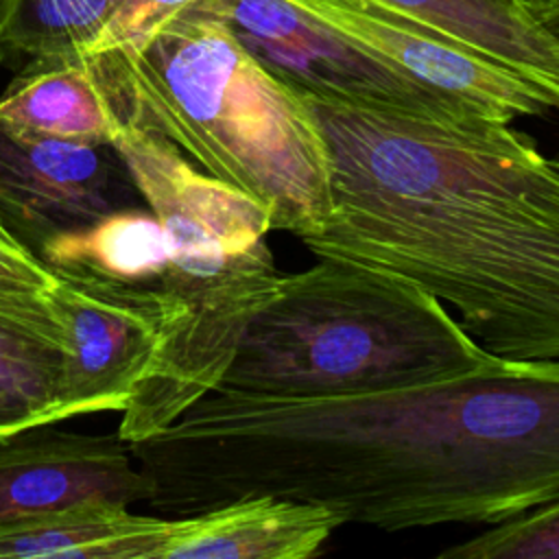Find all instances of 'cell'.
Wrapping results in <instances>:
<instances>
[{
    "label": "cell",
    "mask_w": 559,
    "mask_h": 559,
    "mask_svg": "<svg viewBox=\"0 0 559 559\" xmlns=\"http://www.w3.org/2000/svg\"><path fill=\"white\" fill-rule=\"evenodd\" d=\"M201 4L260 63L299 92L426 118L478 116L352 44L290 0H203Z\"/></svg>",
    "instance_id": "obj_6"
},
{
    "label": "cell",
    "mask_w": 559,
    "mask_h": 559,
    "mask_svg": "<svg viewBox=\"0 0 559 559\" xmlns=\"http://www.w3.org/2000/svg\"><path fill=\"white\" fill-rule=\"evenodd\" d=\"M203 0H120L87 55L142 46L153 33Z\"/></svg>",
    "instance_id": "obj_20"
},
{
    "label": "cell",
    "mask_w": 559,
    "mask_h": 559,
    "mask_svg": "<svg viewBox=\"0 0 559 559\" xmlns=\"http://www.w3.org/2000/svg\"><path fill=\"white\" fill-rule=\"evenodd\" d=\"M513 72L559 111V39L528 0H373Z\"/></svg>",
    "instance_id": "obj_13"
},
{
    "label": "cell",
    "mask_w": 559,
    "mask_h": 559,
    "mask_svg": "<svg viewBox=\"0 0 559 559\" xmlns=\"http://www.w3.org/2000/svg\"><path fill=\"white\" fill-rule=\"evenodd\" d=\"M144 205L111 144L52 140L0 118V225L33 253L114 212Z\"/></svg>",
    "instance_id": "obj_7"
},
{
    "label": "cell",
    "mask_w": 559,
    "mask_h": 559,
    "mask_svg": "<svg viewBox=\"0 0 559 559\" xmlns=\"http://www.w3.org/2000/svg\"><path fill=\"white\" fill-rule=\"evenodd\" d=\"M0 118L52 140L111 144L118 118L90 55L44 57L20 66L0 96Z\"/></svg>",
    "instance_id": "obj_15"
},
{
    "label": "cell",
    "mask_w": 559,
    "mask_h": 559,
    "mask_svg": "<svg viewBox=\"0 0 559 559\" xmlns=\"http://www.w3.org/2000/svg\"><path fill=\"white\" fill-rule=\"evenodd\" d=\"M552 159V164L559 168V155H555V157H550Z\"/></svg>",
    "instance_id": "obj_24"
},
{
    "label": "cell",
    "mask_w": 559,
    "mask_h": 559,
    "mask_svg": "<svg viewBox=\"0 0 559 559\" xmlns=\"http://www.w3.org/2000/svg\"><path fill=\"white\" fill-rule=\"evenodd\" d=\"M170 518L85 500L0 524V559H155Z\"/></svg>",
    "instance_id": "obj_14"
},
{
    "label": "cell",
    "mask_w": 559,
    "mask_h": 559,
    "mask_svg": "<svg viewBox=\"0 0 559 559\" xmlns=\"http://www.w3.org/2000/svg\"><path fill=\"white\" fill-rule=\"evenodd\" d=\"M116 116L111 146L166 234V284L190 314L164 382L122 413L118 435L138 441L221 382L242 330L277 293L284 273L266 245L271 221L258 201L199 170L157 129Z\"/></svg>",
    "instance_id": "obj_5"
},
{
    "label": "cell",
    "mask_w": 559,
    "mask_h": 559,
    "mask_svg": "<svg viewBox=\"0 0 559 559\" xmlns=\"http://www.w3.org/2000/svg\"><path fill=\"white\" fill-rule=\"evenodd\" d=\"M129 448L162 518L280 496L382 531L491 526L559 498V358L338 397L216 384Z\"/></svg>",
    "instance_id": "obj_1"
},
{
    "label": "cell",
    "mask_w": 559,
    "mask_h": 559,
    "mask_svg": "<svg viewBox=\"0 0 559 559\" xmlns=\"http://www.w3.org/2000/svg\"><path fill=\"white\" fill-rule=\"evenodd\" d=\"M148 478L118 432L35 424L0 437V524L85 500L146 502Z\"/></svg>",
    "instance_id": "obj_10"
},
{
    "label": "cell",
    "mask_w": 559,
    "mask_h": 559,
    "mask_svg": "<svg viewBox=\"0 0 559 559\" xmlns=\"http://www.w3.org/2000/svg\"><path fill=\"white\" fill-rule=\"evenodd\" d=\"M352 44L474 114L511 122L544 116L548 98L513 72L373 0H290Z\"/></svg>",
    "instance_id": "obj_8"
},
{
    "label": "cell",
    "mask_w": 559,
    "mask_h": 559,
    "mask_svg": "<svg viewBox=\"0 0 559 559\" xmlns=\"http://www.w3.org/2000/svg\"><path fill=\"white\" fill-rule=\"evenodd\" d=\"M170 520L155 559H310L347 524L328 507L280 496H249Z\"/></svg>",
    "instance_id": "obj_11"
},
{
    "label": "cell",
    "mask_w": 559,
    "mask_h": 559,
    "mask_svg": "<svg viewBox=\"0 0 559 559\" xmlns=\"http://www.w3.org/2000/svg\"><path fill=\"white\" fill-rule=\"evenodd\" d=\"M120 0H0V61L87 55Z\"/></svg>",
    "instance_id": "obj_16"
},
{
    "label": "cell",
    "mask_w": 559,
    "mask_h": 559,
    "mask_svg": "<svg viewBox=\"0 0 559 559\" xmlns=\"http://www.w3.org/2000/svg\"><path fill=\"white\" fill-rule=\"evenodd\" d=\"M502 360L415 284L319 255L284 273L218 384L271 397H338L465 378Z\"/></svg>",
    "instance_id": "obj_4"
},
{
    "label": "cell",
    "mask_w": 559,
    "mask_h": 559,
    "mask_svg": "<svg viewBox=\"0 0 559 559\" xmlns=\"http://www.w3.org/2000/svg\"><path fill=\"white\" fill-rule=\"evenodd\" d=\"M35 424H48L44 408L13 386L0 382V437Z\"/></svg>",
    "instance_id": "obj_21"
},
{
    "label": "cell",
    "mask_w": 559,
    "mask_h": 559,
    "mask_svg": "<svg viewBox=\"0 0 559 559\" xmlns=\"http://www.w3.org/2000/svg\"><path fill=\"white\" fill-rule=\"evenodd\" d=\"M66 354L52 424L96 411H124L168 336L166 319L131 299L59 277L50 293Z\"/></svg>",
    "instance_id": "obj_9"
},
{
    "label": "cell",
    "mask_w": 559,
    "mask_h": 559,
    "mask_svg": "<svg viewBox=\"0 0 559 559\" xmlns=\"http://www.w3.org/2000/svg\"><path fill=\"white\" fill-rule=\"evenodd\" d=\"M66 334L59 314L39 317L0 308V382L13 386L46 413L52 424Z\"/></svg>",
    "instance_id": "obj_17"
},
{
    "label": "cell",
    "mask_w": 559,
    "mask_h": 559,
    "mask_svg": "<svg viewBox=\"0 0 559 559\" xmlns=\"http://www.w3.org/2000/svg\"><path fill=\"white\" fill-rule=\"evenodd\" d=\"M533 15L559 39V0H528Z\"/></svg>",
    "instance_id": "obj_22"
},
{
    "label": "cell",
    "mask_w": 559,
    "mask_h": 559,
    "mask_svg": "<svg viewBox=\"0 0 559 559\" xmlns=\"http://www.w3.org/2000/svg\"><path fill=\"white\" fill-rule=\"evenodd\" d=\"M441 559H559V498L439 550Z\"/></svg>",
    "instance_id": "obj_18"
},
{
    "label": "cell",
    "mask_w": 559,
    "mask_h": 559,
    "mask_svg": "<svg viewBox=\"0 0 559 559\" xmlns=\"http://www.w3.org/2000/svg\"><path fill=\"white\" fill-rule=\"evenodd\" d=\"M332 157V214L304 247L400 277L489 354L559 358V168L480 116L426 118L301 92Z\"/></svg>",
    "instance_id": "obj_2"
},
{
    "label": "cell",
    "mask_w": 559,
    "mask_h": 559,
    "mask_svg": "<svg viewBox=\"0 0 559 559\" xmlns=\"http://www.w3.org/2000/svg\"><path fill=\"white\" fill-rule=\"evenodd\" d=\"M0 236H4V238H11V236H9V234H7V229H4V227H2V225H0ZM13 240H15V238H13Z\"/></svg>",
    "instance_id": "obj_23"
},
{
    "label": "cell",
    "mask_w": 559,
    "mask_h": 559,
    "mask_svg": "<svg viewBox=\"0 0 559 559\" xmlns=\"http://www.w3.org/2000/svg\"><path fill=\"white\" fill-rule=\"evenodd\" d=\"M90 57L116 114L157 129L199 170L258 201L271 231L301 238L330 218L332 157L306 96L201 2L138 48Z\"/></svg>",
    "instance_id": "obj_3"
},
{
    "label": "cell",
    "mask_w": 559,
    "mask_h": 559,
    "mask_svg": "<svg viewBox=\"0 0 559 559\" xmlns=\"http://www.w3.org/2000/svg\"><path fill=\"white\" fill-rule=\"evenodd\" d=\"M59 277L31 249L0 236V308L22 314H57L50 293Z\"/></svg>",
    "instance_id": "obj_19"
},
{
    "label": "cell",
    "mask_w": 559,
    "mask_h": 559,
    "mask_svg": "<svg viewBox=\"0 0 559 559\" xmlns=\"http://www.w3.org/2000/svg\"><path fill=\"white\" fill-rule=\"evenodd\" d=\"M39 258L76 286L131 299L162 312L183 306L166 284L168 249L157 216L144 207L114 212L48 242Z\"/></svg>",
    "instance_id": "obj_12"
}]
</instances>
